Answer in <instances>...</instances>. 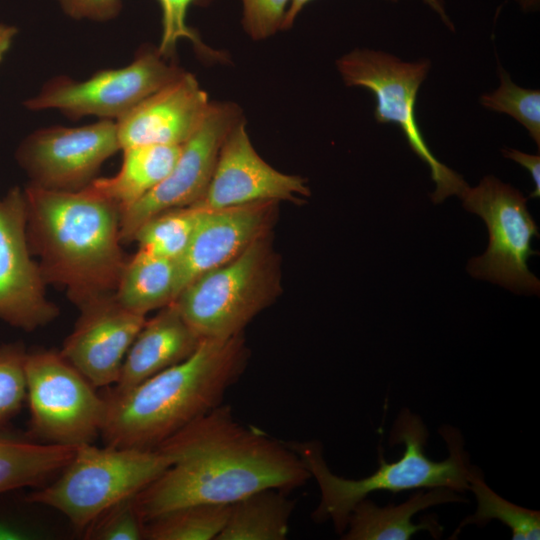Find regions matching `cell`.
<instances>
[{
	"label": "cell",
	"mask_w": 540,
	"mask_h": 540,
	"mask_svg": "<svg viewBox=\"0 0 540 540\" xmlns=\"http://www.w3.org/2000/svg\"><path fill=\"white\" fill-rule=\"evenodd\" d=\"M172 464L133 498L143 523L194 504H232L254 492H285L311 474L286 444L238 422L220 404L156 447Z\"/></svg>",
	"instance_id": "obj_1"
},
{
	"label": "cell",
	"mask_w": 540,
	"mask_h": 540,
	"mask_svg": "<svg viewBox=\"0 0 540 540\" xmlns=\"http://www.w3.org/2000/svg\"><path fill=\"white\" fill-rule=\"evenodd\" d=\"M26 235L46 284L66 291L78 308L114 293L127 260L120 239V209L88 187L24 189Z\"/></svg>",
	"instance_id": "obj_2"
},
{
	"label": "cell",
	"mask_w": 540,
	"mask_h": 540,
	"mask_svg": "<svg viewBox=\"0 0 540 540\" xmlns=\"http://www.w3.org/2000/svg\"><path fill=\"white\" fill-rule=\"evenodd\" d=\"M243 333L226 340L202 339L183 361L106 400L100 435L114 447L156 448L222 404L246 369Z\"/></svg>",
	"instance_id": "obj_3"
},
{
	"label": "cell",
	"mask_w": 540,
	"mask_h": 540,
	"mask_svg": "<svg viewBox=\"0 0 540 540\" xmlns=\"http://www.w3.org/2000/svg\"><path fill=\"white\" fill-rule=\"evenodd\" d=\"M439 433L447 444L449 456L443 461H434L425 454L429 433L424 422L420 416L403 409L390 433V444H404L402 457L388 463L380 455L379 468L361 479H347L332 473L319 441H287L286 444L302 459L318 483L321 497L312 513L313 520L318 523L332 521L341 535L347 528L353 508L372 492L396 493L435 487L456 492L469 490L470 480L478 468L469 461L462 434L447 425Z\"/></svg>",
	"instance_id": "obj_4"
},
{
	"label": "cell",
	"mask_w": 540,
	"mask_h": 540,
	"mask_svg": "<svg viewBox=\"0 0 540 540\" xmlns=\"http://www.w3.org/2000/svg\"><path fill=\"white\" fill-rule=\"evenodd\" d=\"M171 464L157 448L83 444L60 477L27 500L61 512L76 529L84 530L115 505L135 497Z\"/></svg>",
	"instance_id": "obj_5"
},
{
	"label": "cell",
	"mask_w": 540,
	"mask_h": 540,
	"mask_svg": "<svg viewBox=\"0 0 540 540\" xmlns=\"http://www.w3.org/2000/svg\"><path fill=\"white\" fill-rule=\"evenodd\" d=\"M269 233L235 259L198 276L173 302L201 339L226 340L243 333L278 296L280 269Z\"/></svg>",
	"instance_id": "obj_6"
},
{
	"label": "cell",
	"mask_w": 540,
	"mask_h": 540,
	"mask_svg": "<svg viewBox=\"0 0 540 540\" xmlns=\"http://www.w3.org/2000/svg\"><path fill=\"white\" fill-rule=\"evenodd\" d=\"M430 65L427 59L403 61L387 52L371 49H354L336 61L345 85L366 88L374 95L375 120L379 124L397 125L412 151L428 165L436 184L430 196L437 204L451 195L460 198L469 186L460 174L433 155L416 120L418 90Z\"/></svg>",
	"instance_id": "obj_7"
},
{
	"label": "cell",
	"mask_w": 540,
	"mask_h": 540,
	"mask_svg": "<svg viewBox=\"0 0 540 540\" xmlns=\"http://www.w3.org/2000/svg\"><path fill=\"white\" fill-rule=\"evenodd\" d=\"M30 428L43 443L77 447L101 433L106 400L59 351L27 352Z\"/></svg>",
	"instance_id": "obj_8"
},
{
	"label": "cell",
	"mask_w": 540,
	"mask_h": 540,
	"mask_svg": "<svg viewBox=\"0 0 540 540\" xmlns=\"http://www.w3.org/2000/svg\"><path fill=\"white\" fill-rule=\"evenodd\" d=\"M460 198L467 211L484 220L489 232L487 250L469 261L468 272L516 294L539 295L540 281L527 266L529 257L539 254L531 248L532 237L539 233L527 209V198L491 175L468 187Z\"/></svg>",
	"instance_id": "obj_9"
},
{
	"label": "cell",
	"mask_w": 540,
	"mask_h": 540,
	"mask_svg": "<svg viewBox=\"0 0 540 540\" xmlns=\"http://www.w3.org/2000/svg\"><path fill=\"white\" fill-rule=\"evenodd\" d=\"M184 72L157 48L144 46L128 66L98 71L84 81L53 78L25 105L31 110L58 109L74 120L87 115L119 120Z\"/></svg>",
	"instance_id": "obj_10"
},
{
	"label": "cell",
	"mask_w": 540,
	"mask_h": 540,
	"mask_svg": "<svg viewBox=\"0 0 540 540\" xmlns=\"http://www.w3.org/2000/svg\"><path fill=\"white\" fill-rule=\"evenodd\" d=\"M243 118L233 102H211L196 131L182 144L170 173L150 192L120 210V239L130 243L137 229L151 217L174 208L191 206L204 195L222 143Z\"/></svg>",
	"instance_id": "obj_11"
},
{
	"label": "cell",
	"mask_w": 540,
	"mask_h": 540,
	"mask_svg": "<svg viewBox=\"0 0 540 540\" xmlns=\"http://www.w3.org/2000/svg\"><path fill=\"white\" fill-rule=\"evenodd\" d=\"M121 150L116 121L35 131L19 146L16 158L32 185L55 191L86 188L103 163Z\"/></svg>",
	"instance_id": "obj_12"
},
{
	"label": "cell",
	"mask_w": 540,
	"mask_h": 540,
	"mask_svg": "<svg viewBox=\"0 0 540 540\" xmlns=\"http://www.w3.org/2000/svg\"><path fill=\"white\" fill-rule=\"evenodd\" d=\"M46 285L27 241L24 191L13 187L0 197V321L26 332L54 321Z\"/></svg>",
	"instance_id": "obj_13"
},
{
	"label": "cell",
	"mask_w": 540,
	"mask_h": 540,
	"mask_svg": "<svg viewBox=\"0 0 540 540\" xmlns=\"http://www.w3.org/2000/svg\"><path fill=\"white\" fill-rule=\"evenodd\" d=\"M310 194L304 178L282 173L260 157L243 117L225 137L209 185L193 206L220 209L261 202L303 203L302 197Z\"/></svg>",
	"instance_id": "obj_14"
},
{
	"label": "cell",
	"mask_w": 540,
	"mask_h": 540,
	"mask_svg": "<svg viewBox=\"0 0 540 540\" xmlns=\"http://www.w3.org/2000/svg\"><path fill=\"white\" fill-rule=\"evenodd\" d=\"M79 311L59 352L95 388L116 384L126 353L146 316L123 307L114 293L88 301Z\"/></svg>",
	"instance_id": "obj_15"
},
{
	"label": "cell",
	"mask_w": 540,
	"mask_h": 540,
	"mask_svg": "<svg viewBox=\"0 0 540 540\" xmlns=\"http://www.w3.org/2000/svg\"><path fill=\"white\" fill-rule=\"evenodd\" d=\"M277 204L204 209L186 250L176 260L177 296L198 276L235 259L269 233Z\"/></svg>",
	"instance_id": "obj_16"
},
{
	"label": "cell",
	"mask_w": 540,
	"mask_h": 540,
	"mask_svg": "<svg viewBox=\"0 0 540 540\" xmlns=\"http://www.w3.org/2000/svg\"><path fill=\"white\" fill-rule=\"evenodd\" d=\"M194 75L184 72L116 121L121 150L141 145H182L210 106Z\"/></svg>",
	"instance_id": "obj_17"
},
{
	"label": "cell",
	"mask_w": 540,
	"mask_h": 540,
	"mask_svg": "<svg viewBox=\"0 0 540 540\" xmlns=\"http://www.w3.org/2000/svg\"><path fill=\"white\" fill-rule=\"evenodd\" d=\"M202 339L171 303L145 321L124 358L116 391L138 385L153 375L183 361Z\"/></svg>",
	"instance_id": "obj_18"
},
{
	"label": "cell",
	"mask_w": 540,
	"mask_h": 540,
	"mask_svg": "<svg viewBox=\"0 0 540 540\" xmlns=\"http://www.w3.org/2000/svg\"><path fill=\"white\" fill-rule=\"evenodd\" d=\"M457 493L446 487H435L425 492L418 491L402 504L384 507H379L366 497L351 511L341 539L407 540L420 530H428L434 538H440L442 527L435 519L431 517L413 524L412 517L431 506L466 501Z\"/></svg>",
	"instance_id": "obj_19"
},
{
	"label": "cell",
	"mask_w": 540,
	"mask_h": 540,
	"mask_svg": "<svg viewBox=\"0 0 540 540\" xmlns=\"http://www.w3.org/2000/svg\"><path fill=\"white\" fill-rule=\"evenodd\" d=\"M182 145H141L124 148L120 170L96 178L87 187L124 209L155 188L172 170Z\"/></svg>",
	"instance_id": "obj_20"
},
{
	"label": "cell",
	"mask_w": 540,
	"mask_h": 540,
	"mask_svg": "<svg viewBox=\"0 0 540 540\" xmlns=\"http://www.w3.org/2000/svg\"><path fill=\"white\" fill-rule=\"evenodd\" d=\"M114 297L126 309L143 316L173 303L177 297L176 260L138 249L127 258Z\"/></svg>",
	"instance_id": "obj_21"
},
{
	"label": "cell",
	"mask_w": 540,
	"mask_h": 540,
	"mask_svg": "<svg viewBox=\"0 0 540 540\" xmlns=\"http://www.w3.org/2000/svg\"><path fill=\"white\" fill-rule=\"evenodd\" d=\"M279 489H263L231 504L216 540H284L295 502Z\"/></svg>",
	"instance_id": "obj_22"
},
{
	"label": "cell",
	"mask_w": 540,
	"mask_h": 540,
	"mask_svg": "<svg viewBox=\"0 0 540 540\" xmlns=\"http://www.w3.org/2000/svg\"><path fill=\"white\" fill-rule=\"evenodd\" d=\"M76 448L0 439V494L42 484L71 461Z\"/></svg>",
	"instance_id": "obj_23"
},
{
	"label": "cell",
	"mask_w": 540,
	"mask_h": 540,
	"mask_svg": "<svg viewBox=\"0 0 540 540\" xmlns=\"http://www.w3.org/2000/svg\"><path fill=\"white\" fill-rule=\"evenodd\" d=\"M231 504H194L164 513L144 523L143 539L216 540Z\"/></svg>",
	"instance_id": "obj_24"
},
{
	"label": "cell",
	"mask_w": 540,
	"mask_h": 540,
	"mask_svg": "<svg viewBox=\"0 0 540 540\" xmlns=\"http://www.w3.org/2000/svg\"><path fill=\"white\" fill-rule=\"evenodd\" d=\"M203 212V208L193 205L161 212L137 229L133 241L138 249L177 260L186 250Z\"/></svg>",
	"instance_id": "obj_25"
},
{
	"label": "cell",
	"mask_w": 540,
	"mask_h": 540,
	"mask_svg": "<svg viewBox=\"0 0 540 540\" xmlns=\"http://www.w3.org/2000/svg\"><path fill=\"white\" fill-rule=\"evenodd\" d=\"M469 490L475 495L477 509L473 515L463 519L456 534L465 525H485L495 519L510 528L514 540L540 538V512L511 503L498 495L485 483L479 469L470 480Z\"/></svg>",
	"instance_id": "obj_26"
},
{
	"label": "cell",
	"mask_w": 540,
	"mask_h": 540,
	"mask_svg": "<svg viewBox=\"0 0 540 540\" xmlns=\"http://www.w3.org/2000/svg\"><path fill=\"white\" fill-rule=\"evenodd\" d=\"M499 78V87L481 95L480 104L486 109L514 118L540 147V91L516 85L501 67Z\"/></svg>",
	"instance_id": "obj_27"
},
{
	"label": "cell",
	"mask_w": 540,
	"mask_h": 540,
	"mask_svg": "<svg viewBox=\"0 0 540 540\" xmlns=\"http://www.w3.org/2000/svg\"><path fill=\"white\" fill-rule=\"evenodd\" d=\"M212 0H158L162 9V36L157 48L164 58L175 54L177 42L188 39L200 57L209 60H224L221 52L204 44L196 31L186 23V15L191 5H207Z\"/></svg>",
	"instance_id": "obj_28"
},
{
	"label": "cell",
	"mask_w": 540,
	"mask_h": 540,
	"mask_svg": "<svg viewBox=\"0 0 540 540\" xmlns=\"http://www.w3.org/2000/svg\"><path fill=\"white\" fill-rule=\"evenodd\" d=\"M26 354L19 342L0 344V429L20 411L26 399Z\"/></svg>",
	"instance_id": "obj_29"
},
{
	"label": "cell",
	"mask_w": 540,
	"mask_h": 540,
	"mask_svg": "<svg viewBox=\"0 0 540 540\" xmlns=\"http://www.w3.org/2000/svg\"><path fill=\"white\" fill-rule=\"evenodd\" d=\"M133 498L125 500L103 513L86 529L88 538L97 540L143 539L144 523L135 509Z\"/></svg>",
	"instance_id": "obj_30"
},
{
	"label": "cell",
	"mask_w": 540,
	"mask_h": 540,
	"mask_svg": "<svg viewBox=\"0 0 540 540\" xmlns=\"http://www.w3.org/2000/svg\"><path fill=\"white\" fill-rule=\"evenodd\" d=\"M242 24L253 40H263L281 29L290 0H242Z\"/></svg>",
	"instance_id": "obj_31"
},
{
	"label": "cell",
	"mask_w": 540,
	"mask_h": 540,
	"mask_svg": "<svg viewBox=\"0 0 540 540\" xmlns=\"http://www.w3.org/2000/svg\"><path fill=\"white\" fill-rule=\"evenodd\" d=\"M63 10L76 19L109 20L121 9V0H58Z\"/></svg>",
	"instance_id": "obj_32"
},
{
	"label": "cell",
	"mask_w": 540,
	"mask_h": 540,
	"mask_svg": "<svg viewBox=\"0 0 540 540\" xmlns=\"http://www.w3.org/2000/svg\"><path fill=\"white\" fill-rule=\"evenodd\" d=\"M504 157L509 158L521 166H523L530 173L533 182L534 190L531 192V198H539L540 196V156L527 154L516 149H502Z\"/></svg>",
	"instance_id": "obj_33"
},
{
	"label": "cell",
	"mask_w": 540,
	"mask_h": 540,
	"mask_svg": "<svg viewBox=\"0 0 540 540\" xmlns=\"http://www.w3.org/2000/svg\"><path fill=\"white\" fill-rule=\"evenodd\" d=\"M310 1L312 0H290L289 7L286 9V12H285L281 30L289 29L293 25L295 18L297 17L299 12ZM391 1H395V0H391Z\"/></svg>",
	"instance_id": "obj_34"
},
{
	"label": "cell",
	"mask_w": 540,
	"mask_h": 540,
	"mask_svg": "<svg viewBox=\"0 0 540 540\" xmlns=\"http://www.w3.org/2000/svg\"><path fill=\"white\" fill-rule=\"evenodd\" d=\"M17 30L15 27L0 25V62L9 50Z\"/></svg>",
	"instance_id": "obj_35"
},
{
	"label": "cell",
	"mask_w": 540,
	"mask_h": 540,
	"mask_svg": "<svg viewBox=\"0 0 540 540\" xmlns=\"http://www.w3.org/2000/svg\"><path fill=\"white\" fill-rule=\"evenodd\" d=\"M432 9H434L448 26H450L449 18L447 17L441 0H423Z\"/></svg>",
	"instance_id": "obj_36"
},
{
	"label": "cell",
	"mask_w": 540,
	"mask_h": 540,
	"mask_svg": "<svg viewBox=\"0 0 540 540\" xmlns=\"http://www.w3.org/2000/svg\"><path fill=\"white\" fill-rule=\"evenodd\" d=\"M19 536H21V534L16 530L0 525V539H17L20 538Z\"/></svg>",
	"instance_id": "obj_37"
},
{
	"label": "cell",
	"mask_w": 540,
	"mask_h": 540,
	"mask_svg": "<svg viewBox=\"0 0 540 540\" xmlns=\"http://www.w3.org/2000/svg\"><path fill=\"white\" fill-rule=\"evenodd\" d=\"M523 9L535 8L538 5L539 0H517Z\"/></svg>",
	"instance_id": "obj_38"
}]
</instances>
